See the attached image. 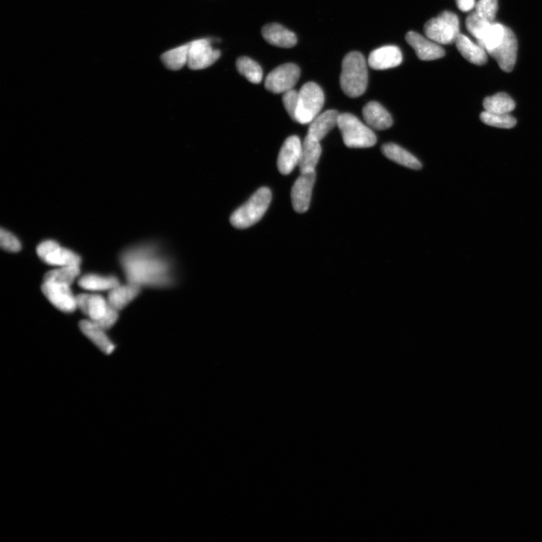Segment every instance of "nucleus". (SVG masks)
Returning <instances> with one entry per match:
<instances>
[{
  "label": "nucleus",
  "mask_w": 542,
  "mask_h": 542,
  "mask_svg": "<svg viewBox=\"0 0 542 542\" xmlns=\"http://www.w3.org/2000/svg\"><path fill=\"white\" fill-rule=\"evenodd\" d=\"M162 61L171 70H179L188 65L189 44L183 45L164 53Z\"/></svg>",
  "instance_id": "26"
},
{
  "label": "nucleus",
  "mask_w": 542,
  "mask_h": 542,
  "mask_svg": "<svg viewBox=\"0 0 542 542\" xmlns=\"http://www.w3.org/2000/svg\"><path fill=\"white\" fill-rule=\"evenodd\" d=\"M0 244L3 249L9 252L17 253L21 249L19 240L11 233L4 228L0 232Z\"/></svg>",
  "instance_id": "35"
},
{
  "label": "nucleus",
  "mask_w": 542,
  "mask_h": 542,
  "mask_svg": "<svg viewBox=\"0 0 542 542\" xmlns=\"http://www.w3.org/2000/svg\"><path fill=\"white\" fill-rule=\"evenodd\" d=\"M221 56L209 39L197 40L189 43L188 67L192 70H199L212 66Z\"/></svg>",
  "instance_id": "9"
},
{
  "label": "nucleus",
  "mask_w": 542,
  "mask_h": 542,
  "mask_svg": "<svg viewBox=\"0 0 542 542\" xmlns=\"http://www.w3.org/2000/svg\"><path fill=\"white\" fill-rule=\"evenodd\" d=\"M302 144L297 136H292L283 143L277 159V167L282 175H289L299 165Z\"/></svg>",
  "instance_id": "13"
},
{
  "label": "nucleus",
  "mask_w": 542,
  "mask_h": 542,
  "mask_svg": "<svg viewBox=\"0 0 542 542\" xmlns=\"http://www.w3.org/2000/svg\"><path fill=\"white\" fill-rule=\"evenodd\" d=\"M107 308L108 304L103 297L100 295L91 294L87 314H86L90 316L92 321H96L104 316Z\"/></svg>",
  "instance_id": "32"
},
{
  "label": "nucleus",
  "mask_w": 542,
  "mask_h": 542,
  "mask_svg": "<svg viewBox=\"0 0 542 542\" xmlns=\"http://www.w3.org/2000/svg\"><path fill=\"white\" fill-rule=\"evenodd\" d=\"M80 273L79 266H65L45 275V282H52L70 286Z\"/></svg>",
  "instance_id": "28"
},
{
  "label": "nucleus",
  "mask_w": 542,
  "mask_h": 542,
  "mask_svg": "<svg viewBox=\"0 0 542 542\" xmlns=\"http://www.w3.org/2000/svg\"><path fill=\"white\" fill-rule=\"evenodd\" d=\"M382 152L391 161L400 165L412 170H421L422 167L421 162L414 155L397 144H385L382 147Z\"/></svg>",
  "instance_id": "21"
},
{
  "label": "nucleus",
  "mask_w": 542,
  "mask_h": 542,
  "mask_svg": "<svg viewBox=\"0 0 542 542\" xmlns=\"http://www.w3.org/2000/svg\"><path fill=\"white\" fill-rule=\"evenodd\" d=\"M367 68L364 56L353 52L343 60L340 83L342 91L350 97H359L366 91Z\"/></svg>",
  "instance_id": "2"
},
{
  "label": "nucleus",
  "mask_w": 542,
  "mask_h": 542,
  "mask_svg": "<svg viewBox=\"0 0 542 542\" xmlns=\"http://www.w3.org/2000/svg\"><path fill=\"white\" fill-rule=\"evenodd\" d=\"M480 120L489 126L504 129L512 128L516 124V120L510 114H492L487 111L480 114Z\"/></svg>",
  "instance_id": "31"
},
{
  "label": "nucleus",
  "mask_w": 542,
  "mask_h": 542,
  "mask_svg": "<svg viewBox=\"0 0 542 542\" xmlns=\"http://www.w3.org/2000/svg\"><path fill=\"white\" fill-rule=\"evenodd\" d=\"M79 286L85 289L104 291L113 289L119 286V282L114 277H101L95 275H85L79 282Z\"/></svg>",
  "instance_id": "25"
},
{
  "label": "nucleus",
  "mask_w": 542,
  "mask_h": 542,
  "mask_svg": "<svg viewBox=\"0 0 542 542\" xmlns=\"http://www.w3.org/2000/svg\"><path fill=\"white\" fill-rule=\"evenodd\" d=\"M458 9L464 12H469L476 6L475 0H455Z\"/></svg>",
  "instance_id": "38"
},
{
  "label": "nucleus",
  "mask_w": 542,
  "mask_h": 542,
  "mask_svg": "<svg viewBox=\"0 0 542 542\" xmlns=\"http://www.w3.org/2000/svg\"><path fill=\"white\" fill-rule=\"evenodd\" d=\"M324 103V93L317 84H304L299 92V104L295 121L302 125L310 124L321 112Z\"/></svg>",
  "instance_id": "6"
},
{
  "label": "nucleus",
  "mask_w": 542,
  "mask_h": 542,
  "mask_svg": "<svg viewBox=\"0 0 542 542\" xmlns=\"http://www.w3.org/2000/svg\"><path fill=\"white\" fill-rule=\"evenodd\" d=\"M406 43L415 51L419 59L421 60H434L446 55V52L439 44L425 38L416 32H409L405 35Z\"/></svg>",
  "instance_id": "14"
},
{
  "label": "nucleus",
  "mask_w": 542,
  "mask_h": 542,
  "mask_svg": "<svg viewBox=\"0 0 542 542\" xmlns=\"http://www.w3.org/2000/svg\"><path fill=\"white\" fill-rule=\"evenodd\" d=\"M90 297L91 294H82L78 295L76 298L77 306H79L80 310L85 314H87Z\"/></svg>",
  "instance_id": "37"
},
{
  "label": "nucleus",
  "mask_w": 542,
  "mask_h": 542,
  "mask_svg": "<svg viewBox=\"0 0 542 542\" xmlns=\"http://www.w3.org/2000/svg\"><path fill=\"white\" fill-rule=\"evenodd\" d=\"M37 254L43 261L51 265L79 266L82 262L78 255L61 248L53 240H47L39 245L37 248Z\"/></svg>",
  "instance_id": "8"
},
{
  "label": "nucleus",
  "mask_w": 542,
  "mask_h": 542,
  "mask_svg": "<svg viewBox=\"0 0 542 542\" xmlns=\"http://www.w3.org/2000/svg\"><path fill=\"white\" fill-rule=\"evenodd\" d=\"M402 54L397 46L387 45L373 51L368 57V65L377 70H385L399 66Z\"/></svg>",
  "instance_id": "15"
},
{
  "label": "nucleus",
  "mask_w": 542,
  "mask_h": 542,
  "mask_svg": "<svg viewBox=\"0 0 542 542\" xmlns=\"http://www.w3.org/2000/svg\"><path fill=\"white\" fill-rule=\"evenodd\" d=\"M455 44L459 52L469 62L478 66L487 62V52L478 43H473L469 37L460 33Z\"/></svg>",
  "instance_id": "19"
},
{
  "label": "nucleus",
  "mask_w": 542,
  "mask_h": 542,
  "mask_svg": "<svg viewBox=\"0 0 542 542\" xmlns=\"http://www.w3.org/2000/svg\"><path fill=\"white\" fill-rule=\"evenodd\" d=\"M140 292V287L133 283L126 286H118L109 292L108 305L118 311L122 310L138 297Z\"/></svg>",
  "instance_id": "22"
},
{
  "label": "nucleus",
  "mask_w": 542,
  "mask_h": 542,
  "mask_svg": "<svg viewBox=\"0 0 542 542\" xmlns=\"http://www.w3.org/2000/svg\"><path fill=\"white\" fill-rule=\"evenodd\" d=\"M316 181V172H305L294 182L291 198L295 211L304 214L310 207L313 189Z\"/></svg>",
  "instance_id": "10"
},
{
  "label": "nucleus",
  "mask_w": 542,
  "mask_h": 542,
  "mask_svg": "<svg viewBox=\"0 0 542 542\" xmlns=\"http://www.w3.org/2000/svg\"><path fill=\"white\" fill-rule=\"evenodd\" d=\"M272 195L269 189H258L243 205L231 215L230 221L233 227L238 229L250 228L260 221L271 202Z\"/></svg>",
  "instance_id": "3"
},
{
  "label": "nucleus",
  "mask_w": 542,
  "mask_h": 542,
  "mask_svg": "<svg viewBox=\"0 0 542 542\" xmlns=\"http://www.w3.org/2000/svg\"><path fill=\"white\" fill-rule=\"evenodd\" d=\"M506 28L507 27L501 23L492 22L484 38L477 42V43L482 46L487 52L492 50V49L497 48L502 41L504 33H506Z\"/></svg>",
  "instance_id": "29"
},
{
  "label": "nucleus",
  "mask_w": 542,
  "mask_h": 542,
  "mask_svg": "<svg viewBox=\"0 0 542 542\" xmlns=\"http://www.w3.org/2000/svg\"><path fill=\"white\" fill-rule=\"evenodd\" d=\"M121 263L130 283L133 284L168 287L177 282L174 261L155 246L143 245L128 250L121 256Z\"/></svg>",
  "instance_id": "1"
},
{
  "label": "nucleus",
  "mask_w": 542,
  "mask_h": 542,
  "mask_svg": "<svg viewBox=\"0 0 542 542\" xmlns=\"http://www.w3.org/2000/svg\"><path fill=\"white\" fill-rule=\"evenodd\" d=\"M487 53L497 60L503 71L511 72L514 68L517 55V40L514 32L507 27L501 43Z\"/></svg>",
  "instance_id": "11"
},
{
  "label": "nucleus",
  "mask_w": 542,
  "mask_h": 542,
  "mask_svg": "<svg viewBox=\"0 0 542 542\" xmlns=\"http://www.w3.org/2000/svg\"><path fill=\"white\" fill-rule=\"evenodd\" d=\"M492 23L480 17L476 11L468 16L465 21L468 31L475 37L477 42L484 38Z\"/></svg>",
  "instance_id": "30"
},
{
  "label": "nucleus",
  "mask_w": 542,
  "mask_h": 542,
  "mask_svg": "<svg viewBox=\"0 0 542 542\" xmlns=\"http://www.w3.org/2000/svg\"><path fill=\"white\" fill-rule=\"evenodd\" d=\"M236 66L240 75L253 84H260L263 77V71L260 65L248 57H240L237 60Z\"/></svg>",
  "instance_id": "27"
},
{
  "label": "nucleus",
  "mask_w": 542,
  "mask_h": 542,
  "mask_svg": "<svg viewBox=\"0 0 542 542\" xmlns=\"http://www.w3.org/2000/svg\"><path fill=\"white\" fill-rule=\"evenodd\" d=\"M262 33L267 43L277 47L290 48L297 44V35L279 23L267 24Z\"/></svg>",
  "instance_id": "16"
},
{
  "label": "nucleus",
  "mask_w": 542,
  "mask_h": 542,
  "mask_svg": "<svg viewBox=\"0 0 542 542\" xmlns=\"http://www.w3.org/2000/svg\"><path fill=\"white\" fill-rule=\"evenodd\" d=\"M80 328L83 333L106 354H110L114 350L115 346L106 336L104 329L94 321L82 320L80 323Z\"/></svg>",
  "instance_id": "23"
},
{
  "label": "nucleus",
  "mask_w": 542,
  "mask_h": 542,
  "mask_svg": "<svg viewBox=\"0 0 542 542\" xmlns=\"http://www.w3.org/2000/svg\"><path fill=\"white\" fill-rule=\"evenodd\" d=\"M367 126L377 131H385L392 126V118L388 111L377 102L366 104L363 110Z\"/></svg>",
  "instance_id": "17"
},
{
  "label": "nucleus",
  "mask_w": 542,
  "mask_h": 542,
  "mask_svg": "<svg viewBox=\"0 0 542 542\" xmlns=\"http://www.w3.org/2000/svg\"><path fill=\"white\" fill-rule=\"evenodd\" d=\"M339 116L340 114L336 110H328L318 115L310 123L307 134L318 141H321L331 130L338 126Z\"/></svg>",
  "instance_id": "18"
},
{
  "label": "nucleus",
  "mask_w": 542,
  "mask_h": 542,
  "mask_svg": "<svg viewBox=\"0 0 542 542\" xmlns=\"http://www.w3.org/2000/svg\"><path fill=\"white\" fill-rule=\"evenodd\" d=\"M338 127L343 143L349 148H370L377 143L372 129L353 114H340Z\"/></svg>",
  "instance_id": "4"
},
{
  "label": "nucleus",
  "mask_w": 542,
  "mask_h": 542,
  "mask_svg": "<svg viewBox=\"0 0 542 542\" xmlns=\"http://www.w3.org/2000/svg\"><path fill=\"white\" fill-rule=\"evenodd\" d=\"M476 12L490 22H494L498 11V0H479L476 4Z\"/></svg>",
  "instance_id": "33"
},
{
  "label": "nucleus",
  "mask_w": 542,
  "mask_h": 542,
  "mask_svg": "<svg viewBox=\"0 0 542 542\" xmlns=\"http://www.w3.org/2000/svg\"><path fill=\"white\" fill-rule=\"evenodd\" d=\"M118 318V311L108 305L107 311L104 316L99 320H96V321L94 322L102 329L106 330L112 327L116 323Z\"/></svg>",
  "instance_id": "36"
},
{
  "label": "nucleus",
  "mask_w": 542,
  "mask_h": 542,
  "mask_svg": "<svg viewBox=\"0 0 542 542\" xmlns=\"http://www.w3.org/2000/svg\"><path fill=\"white\" fill-rule=\"evenodd\" d=\"M321 154L322 147L320 142L307 134L302 143V157L299 165L301 174L315 171Z\"/></svg>",
  "instance_id": "20"
},
{
  "label": "nucleus",
  "mask_w": 542,
  "mask_h": 542,
  "mask_svg": "<svg viewBox=\"0 0 542 542\" xmlns=\"http://www.w3.org/2000/svg\"><path fill=\"white\" fill-rule=\"evenodd\" d=\"M42 290L47 299L59 310L72 313L77 309V299L70 289V286L52 282H45Z\"/></svg>",
  "instance_id": "12"
},
{
  "label": "nucleus",
  "mask_w": 542,
  "mask_h": 542,
  "mask_svg": "<svg viewBox=\"0 0 542 542\" xmlns=\"http://www.w3.org/2000/svg\"><path fill=\"white\" fill-rule=\"evenodd\" d=\"M300 76L301 71L297 65L291 63L282 65L268 74L265 86L270 92L285 93L293 89Z\"/></svg>",
  "instance_id": "7"
},
{
  "label": "nucleus",
  "mask_w": 542,
  "mask_h": 542,
  "mask_svg": "<svg viewBox=\"0 0 542 542\" xmlns=\"http://www.w3.org/2000/svg\"><path fill=\"white\" fill-rule=\"evenodd\" d=\"M282 102L289 116L295 121L299 104V92L292 89L283 93Z\"/></svg>",
  "instance_id": "34"
},
{
  "label": "nucleus",
  "mask_w": 542,
  "mask_h": 542,
  "mask_svg": "<svg viewBox=\"0 0 542 542\" xmlns=\"http://www.w3.org/2000/svg\"><path fill=\"white\" fill-rule=\"evenodd\" d=\"M424 33L427 38L439 45L455 43L460 34L459 18L453 12L443 11L426 23Z\"/></svg>",
  "instance_id": "5"
},
{
  "label": "nucleus",
  "mask_w": 542,
  "mask_h": 542,
  "mask_svg": "<svg viewBox=\"0 0 542 542\" xmlns=\"http://www.w3.org/2000/svg\"><path fill=\"white\" fill-rule=\"evenodd\" d=\"M485 111L492 114H508L515 109L512 98L506 93H498L485 98L484 101Z\"/></svg>",
  "instance_id": "24"
}]
</instances>
